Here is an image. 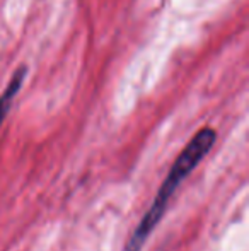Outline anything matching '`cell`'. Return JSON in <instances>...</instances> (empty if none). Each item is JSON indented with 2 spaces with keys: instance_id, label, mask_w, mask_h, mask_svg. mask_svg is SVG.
Masks as SVG:
<instances>
[{
  "instance_id": "1",
  "label": "cell",
  "mask_w": 249,
  "mask_h": 251,
  "mask_svg": "<svg viewBox=\"0 0 249 251\" xmlns=\"http://www.w3.org/2000/svg\"><path fill=\"white\" fill-rule=\"evenodd\" d=\"M215 142H217V132L213 128H210V126H205L200 132H196V135L189 140L188 146L184 147L183 152L174 161L173 168L167 173L166 179L160 185L157 195L154 197L150 207L147 208L143 217L136 224L135 231L132 232L130 239L126 241L125 251H142L147 239H149V236L152 234L154 229L162 221L164 214L167 210V205H169L171 199L174 197V193L183 185V181L189 176V173L195 171L196 166L203 161V157L212 151Z\"/></svg>"
},
{
  "instance_id": "2",
  "label": "cell",
  "mask_w": 249,
  "mask_h": 251,
  "mask_svg": "<svg viewBox=\"0 0 249 251\" xmlns=\"http://www.w3.org/2000/svg\"><path fill=\"white\" fill-rule=\"evenodd\" d=\"M26 75H27V67L26 65L19 67V69H17L16 72H14V75H12V79H10V82L7 84L5 91H3V94L0 96V126H2L3 120H5L7 115H9L10 106H12L14 100L17 98V94H19V91H21V87H23Z\"/></svg>"
}]
</instances>
